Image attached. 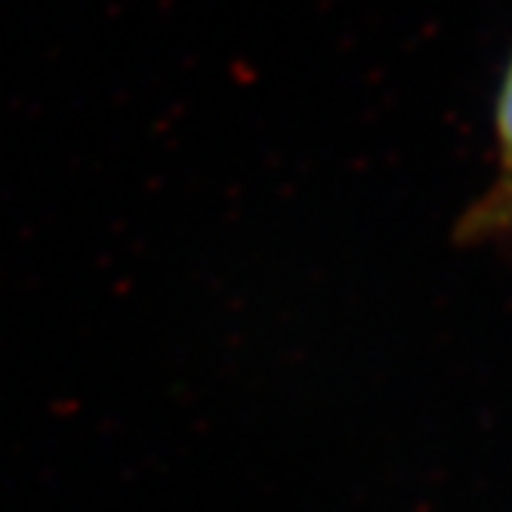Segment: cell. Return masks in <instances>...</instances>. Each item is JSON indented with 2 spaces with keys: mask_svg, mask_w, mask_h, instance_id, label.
<instances>
[{
  "mask_svg": "<svg viewBox=\"0 0 512 512\" xmlns=\"http://www.w3.org/2000/svg\"><path fill=\"white\" fill-rule=\"evenodd\" d=\"M457 238L469 244H512V170H500L494 186L466 207L457 223Z\"/></svg>",
  "mask_w": 512,
  "mask_h": 512,
  "instance_id": "cell-1",
  "label": "cell"
},
{
  "mask_svg": "<svg viewBox=\"0 0 512 512\" xmlns=\"http://www.w3.org/2000/svg\"><path fill=\"white\" fill-rule=\"evenodd\" d=\"M497 152H500V167L512 170V56L506 59L500 71V84L494 96V115H491Z\"/></svg>",
  "mask_w": 512,
  "mask_h": 512,
  "instance_id": "cell-2",
  "label": "cell"
}]
</instances>
